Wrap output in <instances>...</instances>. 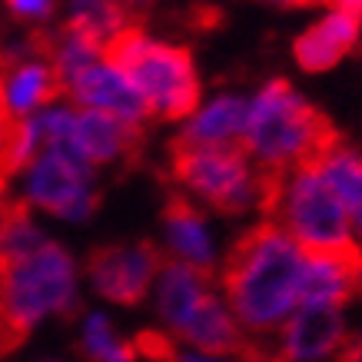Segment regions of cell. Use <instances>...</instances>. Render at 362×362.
I'll use <instances>...</instances> for the list:
<instances>
[{"mask_svg": "<svg viewBox=\"0 0 362 362\" xmlns=\"http://www.w3.org/2000/svg\"><path fill=\"white\" fill-rule=\"evenodd\" d=\"M37 362H64V359H37Z\"/></svg>", "mask_w": 362, "mask_h": 362, "instance_id": "31", "label": "cell"}, {"mask_svg": "<svg viewBox=\"0 0 362 362\" xmlns=\"http://www.w3.org/2000/svg\"><path fill=\"white\" fill-rule=\"evenodd\" d=\"M4 140H7V127L0 123V173H4Z\"/></svg>", "mask_w": 362, "mask_h": 362, "instance_id": "27", "label": "cell"}, {"mask_svg": "<svg viewBox=\"0 0 362 362\" xmlns=\"http://www.w3.org/2000/svg\"><path fill=\"white\" fill-rule=\"evenodd\" d=\"M336 140L326 117L289 80H266L246 93V123L240 150L269 180L313 163Z\"/></svg>", "mask_w": 362, "mask_h": 362, "instance_id": "2", "label": "cell"}, {"mask_svg": "<svg viewBox=\"0 0 362 362\" xmlns=\"http://www.w3.org/2000/svg\"><path fill=\"white\" fill-rule=\"evenodd\" d=\"M17 189L27 213L60 223H87L97 213V170L70 150H44L17 173Z\"/></svg>", "mask_w": 362, "mask_h": 362, "instance_id": "8", "label": "cell"}, {"mask_svg": "<svg viewBox=\"0 0 362 362\" xmlns=\"http://www.w3.org/2000/svg\"><path fill=\"white\" fill-rule=\"evenodd\" d=\"M306 252L276 223H256L223 256L220 293L246 342H269L276 329L299 309V279Z\"/></svg>", "mask_w": 362, "mask_h": 362, "instance_id": "1", "label": "cell"}, {"mask_svg": "<svg viewBox=\"0 0 362 362\" xmlns=\"http://www.w3.org/2000/svg\"><path fill=\"white\" fill-rule=\"evenodd\" d=\"M339 359L342 362H362V332L359 336H349V342H346V349H342Z\"/></svg>", "mask_w": 362, "mask_h": 362, "instance_id": "25", "label": "cell"}, {"mask_svg": "<svg viewBox=\"0 0 362 362\" xmlns=\"http://www.w3.org/2000/svg\"><path fill=\"white\" fill-rule=\"evenodd\" d=\"M332 7H342V11L356 13V17H362V0H329Z\"/></svg>", "mask_w": 362, "mask_h": 362, "instance_id": "26", "label": "cell"}, {"mask_svg": "<svg viewBox=\"0 0 362 362\" xmlns=\"http://www.w3.org/2000/svg\"><path fill=\"white\" fill-rule=\"evenodd\" d=\"M246 123V93L216 90L180 120V150H223L240 146Z\"/></svg>", "mask_w": 362, "mask_h": 362, "instance_id": "13", "label": "cell"}, {"mask_svg": "<svg viewBox=\"0 0 362 362\" xmlns=\"http://www.w3.org/2000/svg\"><path fill=\"white\" fill-rule=\"evenodd\" d=\"M107 54L127 70L150 117L156 120L180 123L203 97L197 60L187 47L173 40L153 37L136 27H123L107 44Z\"/></svg>", "mask_w": 362, "mask_h": 362, "instance_id": "5", "label": "cell"}, {"mask_svg": "<svg viewBox=\"0 0 362 362\" xmlns=\"http://www.w3.org/2000/svg\"><path fill=\"white\" fill-rule=\"evenodd\" d=\"M120 7H143V4H153V0H117Z\"/></svg>", "mask_w": 362, "mask_h": 362, "instance_id": "28", "label": "cell"}, {"mask_svg": "<svg viewBox=\"0 0 362 362\" xmlns=\"http://www.w3.org/2000/svg\"><path fill=\"white\" fill-rule=\"evenodd\" d=\"M359 289H362V256H359Z\"/></svg>", "mask_w": 362, "mask_h": 362, "instance_id": "30", "label": "cell"}, {"mask_svg": "<svg viewBox=\"0 0 362 362\" xmlns=\"http://www.w3.org/2000/svg\"><path fill=\"white\" fill-rule=\"evenodd\" d=\"M50 240L40 220L27 213V209H11L0 216V266L17 263L23 256H30L33 250H40Z\"/></svg>", "mask_w": 362, "mask_h": 362, "instance_id": "21", "label": "cell"}, {"mask_svg": "<svg viewBox=\"0 0 362 362\" xmlns=\"http://www.w3.org/2000/svg\"><path fill=\"white\" fill-rule=\"evenodd\" d=\"M136 127L123 120H113L107 113H93V110H77L74 120V133L66 150L74 156H80L87 166L100 170V166H113L127 160L136 146Z\"/></svg>", "mask_w": 362, "mask_h": 362, "instance_id": "17", "label": "cell"}, {"mask_svg": "<svg viewBox=\"0 0 362 362\" xmlns=\"http://www.w3.org/2000/svg\"><path fill=\"white\" fill-rule=\"evenodd\" d=\"M349 342L346 309L299 306L269 339L273 362H332Z\"/></svg>", "mask_w": 362, "mask_h": 362, "instance_id": "11", "label": "cell"}, {"mask_svg": "<svg viewBox=\"0 0 362 362\" xmlns=\"http://www.w3.org/2000/svg\"><path fill=\"white\" fill-rule=\"evenodd\" d=\"M163 266V256L150 243H113L90 256L83 279L93 296L107 306H140L150 299L153 279Z\"/></svg>", "mask_w": 362, "mask_h": 362, "instance_id": "9", "label": "cell"}, {"mask_svg": "<svg viewBox=\"0 0 362 362\" xmlns=\"http://www.w3.org/2000/svg\"><path fill=\"white\" fill-rule=\"evenodd\" d=\"M356 293H359L356 252H306L299 279V306L346 309Z\"/></svg>", "mask_w": 362, "mask_h": 362, "instance_id": "16", "label": "cell"}, {"mask_svg": "<svg viewBox=\"0 0 362 362\" xmlns=\"http://www.w3.org/2000/svg\"><path fill=\"white\" fill-rule=\"evenodd\" d=\"M77 349L87 362H140V342L127 339L107 309H87L80 316Z\"/></svg>", "mask_w": 362, "mask_h": 362, "instance_id": "19", "label": "cell"}, {"mask_svg": "<svg viewBox=\"0 0 362 362\" xmlns=\"http://www.w3.org/2000/svg\"><path fill=\"white\" fill-rule=\"evenodd\" d=\"M266 213L303 252H356L349 216L316 163L273 176Z\"/></svg>", "mask_w": 362, "mask_h": 362, "instance_id": "6", "label": "cell"}, {"mask_svg": "<svg viewBox=\"0 0 362 362\" xmlns=\"http://www.w3.org/2000/svg\"><path fill=\"white\" fill-rule=\"evenodd\" d=\"M66 7V27L97 37L103 44H110L113 37L127 27L123 23V7L117 0H64Z\"/></svg>", "mask_w": 362, "mask_h": 362, "instance_id": "22", "label": "cell"}, {"mask_svg": "<svg viewBox=\"0 0 362 362\" xmlns=\"http://www.w3.org/2000/svg\"><path fill=\"white\" fill-rule=\"evenodd\" d=\"M313 163L336 189L352 226V250H356V256H362V150L332 140Z\"/></svg>", "mask_w": 362, "mask_h": 362, "instance_id": "18", "label": "cell"}, {"mask_svg": "<svg viewBox=\"0 0 362 362\" xmlns=\"http://www.w3.org/2000/svg\"><path fill=\"white\" fill-rule=\"evenodd\" d=\"M163 362H236V359H230V356H216V352L189 349V346H173V342H170Z\"/></svg>", "mask_w": 362, "mask_h": 362, "instance_id": "24", "label": "cell"}, {"mask_svg": "<svg viewBox=\"0 0 362 362\" xmlns=\"http://www.w3.org/2000/svg\"><path fill=\"white\" fill-rule=\"evenodd\" d=\"M60 0H7V11L23 23H47L57 13Z\"/></svg>", "mask_w": 362, "mask_h": 362, "instance_id": "23", "label": "cell"}, {"mask_svg": "<svg viewBox=\"0 0 362 362\" xmlns=\"http://www.w3.org/2000/svg\"><path fill=\"white\" fill-rule=\"evenodd\" d=\"M173 180L183 189V199L213 213H250L266 209L269 176L256 170L240 146L223 150H176Z\"/></svg>", "mask_w": 362, "mask_h": 362, "instance_id": "7", "label": "cell"}, {"mask_svg": "<svg viewBox=\"0 0 362 362\" xmlns=\"http://www.w3.org/2000/svg\"><path fill=\"white\" fill-rule=\"evenodd\" d=\"M66 103H74L77 110H93L107 113L113 120H123L140 130L143 123L150 120V110L143 103L140 90L133 87V80L127 77L110 54H103L97 64H90L87 70H80L77 77H70L60 87Z\"/></svg>", "mask_w": 362, "mask_h": 362, "instance_id": "10", "label": "cell"}, {"mask_svg": "<svg viewBox=\"0 0 362 362\" xmlns=\"http://www.w3.org/2000/svg\"><path fill=\"white\" fill-rule=\"evenodd\" d=\"M80 286L83 273L77 256L50 236L30 256L0 266V326L13 336L40 329L77 309Z\"/></svg>", "mask_w": 362, "mask_h": 362, "instance_id": "4", "label": "cell"}, {"mask_svg": "<svg viewBox=\"0 0 362 362\" xmlns=\"http://www.w3.org/2000/svg\"><path fill=\"white\" fill-rule=\"evenodd\" d=\"M150 306L163 336L173 346L216 352L230 359L246 349V336L236 326L213 276L163 259L150 289Z\"/></svg>", "mask_w": 362, "mask_h": 362, "instance_id": "3", "label": "cell"}, {"mask_svg": "<svg viewBox=\"0 0 362 362\" xmlns=\"http://www.w3.org/2000/svg\"><path fill=\"white\" fill-rule=\"evenodd\" d=\"M276 4H306V0H276Z\"/></svg>", "mask_w": 362, "mask_h": 362, "instance_id": "29", "label": "cell"}, {"mask_svg": "<svg viewBox=\"0 0 362 362\" xmlns=\"http://www.w3.org/2000/svg\"><path fill=\"white\" fill-rule=\"evenodd\" d=\"M160 246H163L166 263L189 266L197 273H220L223 266V243L216 226L199 206L187 199H173L163 209L160 220Z\"/></svg>", "mask_w": 362, "mask_h": 362, "instance_id": "12", "label": "cell"}, {"mask_svg": "<svg viewBox=\"0 0 362 362\" xmlns=\"http://www.w3.org/2000/svg\"><path fill=\"white\" fill-rule=\"evenodd\" d=\"M103 54H107V44H103V40L77 30V27H64L60 37L54 40V47H50V57H47V60H50L57 80H60V87H64L66 80L77 77L80 70H87L90 64H97Z\"/></svg>", "mask_w": 362, "mask_h": 362, "instance_id": "20", "label": "cell"}, {"mask_svg": "<svg viewBox=\"0 0 362 362\" xmlns=\"http://www.w3.org/2000/svg\"><path fill=\"white\" fill-rule=\"evenodd\" d=\"M60 97V80L47 57H23L0 70V120L21 123Z\"/></svg>", "mask_w": 362, "mask_h": 362, "instance_id": "15", "label": "cell"}, {"mask_svg": "<svg viewBox=\"0 0 362 362\" xmlns=\"http://www.w3.org/2000/svg\"><path fill=\"white\" fill-rule=\"evenodd\" d=\"M362 37V17L332 7L322 13L316 23H309L306 30L293 40V60L306 74H329L332 66H339L352 54V47Z\"/></svg>", "mask_w": 362, "mask_h": 362, "instance_id": "14", "label": "cell"}]
</instances>
